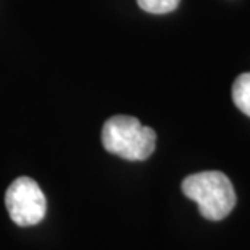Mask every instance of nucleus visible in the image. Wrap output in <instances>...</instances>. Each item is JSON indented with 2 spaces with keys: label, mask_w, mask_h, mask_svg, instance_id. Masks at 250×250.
<instances>
[{
  "label": "nucleus",
  "mask_w": 250,
  "mask_h": 250,
  "mask_svg": "<svg viewBox=\"0 0 250 250\" xmlns=\"http://www.w3.org/2000/svg\"><path fill=\"white\" fill-rule=\"evenodd\" d=\"M182 192L198 205L200 214L209 221H221L236 207V190L226 174L203 171L182 181Z\"/></svg>",
  "instance_id": "f257e3e1"
},
{
  "label": "nucleus",
  "mask_w": 250,
  "mask_h": 250,
  "mask_svg": "<svg viewBox=\"0 0 250 250\" xmlns=\"http://www.w3.org/2000/svg\"><path fill=\"white\" fill-rule=\"evenodd\" d=\"M106 151L128 161H145L156 148V132L132 116H112L103 125Z\"/></svg>",
  "instance_id": "f03ea898"
},
{
  "label": "nucleus",
  "mask_w": 250,
  "mask_h": 250,
  "mask_svg": "<svg viewBox=\"0 0 250 250\" xmlns=\"http://www.w3.org/2000/svg\"><path fill=\"white\" fill-rule=\"evenodd\" d=\"M5 207L8 216L21 228L34 226L46 216V197L31 177H18L5 192Z\"/></svg>",
  "instance_id": "7ed1b4c3"
},
{
  "label": "nucleus",
  "mask_w": 250,
  "mask_h": 250,
  "mask_svg": "<svg viewBox=\"0 0 250 250\" xmlns=\"http://www.w3.org/2000/svg\"><path fill=\"white\" fill-rule=\"evenodd\" d=\"M232 101L239 111L250 117V73H242L232 84Z\"/></svg>",
  "instance_id": "20e7f679"
},
{
  "label": "nucleus",
  "mask_w": 250,
  "mask_h": 250,
  "mask_svg": "<svg viewBox=\"0 0 250 250\" xmlns=\"http://www.w3.org/2000/svg\"><path fill=\"white\" fill-rule=\"evenodd\" d=\"M138 7L143 12L154 13V15H164L169 12H174L181 0H137Z\"/></svg>",
  "instance_id": "39448f33"
}]
</instances>
